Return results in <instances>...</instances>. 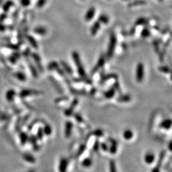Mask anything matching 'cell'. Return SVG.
I'll use <instances>...</instances> for the list:
<instances>
[{"instance_id": "obj_1", "label": "cell", "mask_w": 172, "mask_h": 172, "mask_svg": "<svg viewBox=\"0 0 172 172\" xmlns=\"http://www.w3.org/2000/svg\"><path fill=\"white\" fill-rule=\"evenodd\" d=\"M71 56H72V59H73L75 64L77 66V73H78L79 77H87V74H86V71L82 63L79 53L77 51H73V52H72L71 54Z\"/></svg>"}, {"instance_id": "obj_2", "label": "cell", "mask_w": 172, "mask_h": 172, "mask_svg": "<svg viewBox=\"0 0 172 172\" xmlns=\"http://www.w3.org/2000/svg\"><path fill=\"white\" fill-rule=\"evenodd\" d=\"M117 36H116L114 33H111L110 36V40H109L107 51L106 58L110 59L112 58L114 52H115L116 46H117Z\"/></svg>"}, {"instance_id": "obj_3", "label": "cell", "mask_w": 172, "mask_h": 172, "mask_svg": "<svg viewBox=\"0 0 172 172\" xmlns=\"http://www.w3.org/2000/svg\"><path fill=\"white\" fill-rule=\"evenodd\" d=\"M144 76H145V70H144V65L142 63L140 62L137 64L136 68V73H135L136 80L138 83H140V82H143V80L144 79Z\"/></svg>"}, {"instance_id": "obj_4", "label": "cell", "mask_w": 172, "mask_h": 172, "mask_svg": "<svg viewBox=\"0 0 172 172\" xmlns=\"http://www.w3.org/2000/svg\"><path fill=\"white\" fill-rule=\"evenodd\" d=\"M105 63H106V56L102 54L100 55V56H99L97 61V64L94 66V68H92L91 73V75H94V74L96 73L99 70L102 69Z\"/></svg>"}, {"instance_id": "obj_5", "label": "cell", "mask_w": 172, "mask_h": 172, "mask_svg": "<svg viewBox=\"0 0 172 172\" xmlns=\"http://www.w3.org/2000/svg\"><path fill=\"white\" fill-rule=\"evenodd\" d=\"M79 99L78 98H74L72 102H71V104L70 106L66 108V110H64V114L66 117H70V116L73 115V113H74V110L75 108L77 107V105L79 104Z\"/></svg>"}, {"instance_id": "obj_6", "label": "cell", "mask_w": 172, "mask_h": 172, "mask_svg": "<svg viewBox=\"0 0 172 172\" xmlns=\"http://www.w3.org/2000/svg\"><path fill=\"white\" fill-rule=\"evenodd\" d=\"M111 79H115V80H117L118 79V75L115 73H111L108 74H105L101 77L100 80H99V84H103L105 82H107Z\"/></svg>"}, {"instance_id": "obj_7", "label": "cell", "mask_w": 172, "mask_h": 172, "mask_svg": "<svg viewBox=\"0 0 172 172\" xmlns=\"http://www.w3.org/2000/svg\"><path fill=\"white\" fill-rule=\"evenodd\" d=\"M73 124L70 120H67L64 125V136L66 138H70L71 136L72 131H73Z\"/></svg>"}, {"instance_id": "obj_8", "label": "cell", "mask_w": 172, "mask_h": 172, "mask_svg": "<svg viewBox=\"0 0 172 172\" xmlns=\"http://www.w3.org/2000/svg\"><path fill=\"white\" fill-rule=\"evenodd\" d=\"M110 147H108V151L112 155L115 154L117 152V147H118L117 142L115 139H114V138H110Z\"/></svg>"}, {"instance_id": "obj_9", "label": "cell", "mask_w": 172, "mask_h": 172, "mask_svg": "<svg viewBox=\"0 0 172 172\" xmlns=\"http://www.w3.org/2000/svg\"><path fill=\"white\" fill-rule=\"evenodd\" d=\"M68 162L65 158H62L59 161V172H67Z\"/></svg>"}, {"instance_id": "obj_10", "label": "cell", "mask_w": 172, "mask_h": 172, "mask_svg": "<svg viewBox=\"0 0 172 172\" xmlns=\"http://www.w3.org/2000/svg\"><path fill=\"white\" fill-rule=\"evenodd\" d=\"M96 14V8H94V7H90L87 10V11L86 12L85 16H84V19L87 21H91V20L93 19L94 15Z\"/></svg>"}, {"instance_id": "obj_11", "label": "cell", "mask_w": 172, "mask_h": 172, "mask_svg": "<svg viewBox=\"0 0 172 172\" xmlns=\"http://www.w3.org/2000/svg\"><path fill=\"white\" fill-rule=\"evenodd\" d=\"M60 64L63 70L65 71V73L66 74H68L69 75H72L73 74V69H72L71 66L66 61H61Z\"/></svg>"}, {"instance_id": "obj_12", "label": "cell", "mask_w": 172, "mask_h": 172, "mask_svg": "<svg viewBox=\"0 0 172 172\" xmlns=\"http://www.w3.org/2000/svg\"><path fill=\"white\" fill-rule=\"evenodd\" d=\"M72 81L76 82V83H81L83 82L84 84H88V85H92V80L88 78V77H79L78 78H73L72 79Z\"/></svg>"}, {"instance_id": "obj_13", "label": "cell", "mask_w": 172, "mask_h": 172, "mask_svg": "<svg viewBox=\"0 0 172 172\" xmlns=\"http://www.w3.org/2000/svg\"><path fill=\"white\" fill-rule=\"evenodd\" d=\"M100 28H101V23L97 20L96 21L94 22L91 26V28L90 30V31H91L90 33H91V35L95 36Z\"/></svg>"}, {"instance_id": "obj_14", "label": "cell", "mask_w": 172, "mask_h": 172, "mask_svg": "<svg viewBox=\"0 0 172 172\" xmlns=\"http://www.w3.org/2000/svg\"><path fill=\"white\" fill-rule=\"evenodd\" d=\"M49 80L52 82V84L54 85V86L55 87V88L56 89L57 91H58L59 94H63L64 91H63V88H62L61 86V85L59 84V83L58 82V81L56 79H54V77H52L51 76V77H49Z\"/></svg>"}, {"instance_id": "obj_15", "label": "cell", "mask_w": 172, "mask_h": 172, "mask_svg": "<svg viewBox=\"0 0 172 172\" xmlns=\"http://www.w3.org/2000/svg\"><path fill=\"white\" fill-rule=\"evenodd\" d=\"M171 124H172V120L171 119H166L163 120L161 124H159V127L161 128L168 130L171 128Z\"/></svg>"}, {"instance_id": "obj_16", "label": "cell", "mask_w": 172, "mask_h": 172, "mask_svg": "<svg viewBox=\"0 0 172 172\" xmlns=\"http://www.w3.org/2000/svg\"><path fill=\"white\" fill-rule=\"evenodd\" d=\"M115 93H116L115 89L113 87H110L109 89L103 92V96L105 99H112L115 95Z\"/></svg>"}, {"instance_id": "obj_17", "label": "cell", "mask_w": 172, "mask_h": 172, "mask_svg": "<svg viewBox=\"0 0 172 172\" xmlns=\"http://www.w3.org/2000/svg\"><path fill=\"white\" fill-rule=\"evenodd\" d=\"M155 160L154 154L151 152H147L144 156V161L147 164H151L154 163Z\"/></svg>"}, {"instance_id": "obj_18", "label": "cell", "mask_w": 172, "mask_h": 172, "mask_svg": "<svg viewBox=\"0 0 172 172\" xmlns=\"http://www.w3.org/2000/svg\"><path fill=\"white\" fill-rule=\"evenodd\" d=\"M117 100L120 103H127L131 100V97L129 94H121L117 97Z\"/></svg>"}, {"instance_id": "obj_19", "label": "cell", "mask_w": 172, "mask_h": 172, "mask_svg": "<svg viewBox=\"0 0 172 172\" xmlns=\"http://www.w3.org/2000/svg\"><path fill=\"white\" fill-rule=\"evenodd\" d=\"M149 23V19L145 17H140L138 18L135 23V26H146Z\"/></svg>"}, {"instance_id": "obj_20", "label": "cell", "mask_w": 172, "mask_h": 172, "mask_svg": "<svg viewBox=\"0 0 172 172\" xmlns=\"http://www.w3.org/2000/svg\"><path fill=\"white\" fill-rule=\"evenodd\" d=\"M98 20L101 24L102 23L104 24H107L109 23V17L107 15L105 14H102L99 15Z\"/></svg>"}, {"instance_id": "obj_21", "label": "cell", "mask_w": 172, "mask_h": 172, "mask_svg": "<svg viewBox=\"0 0 172 172\" xmlns=\"http://www.w3.org/2000/svg\"><path fill=\"white\" fill-rule=\"evenodd\" d=\"M70 92L74 94V95H78V96H84L87 94V92L84 90H78L76 89L75 88L70 87Z\"/></svg>"}, {"instance_id": "obj_22", "label": "cell", "mask_w": 172, "mask_h": 172, "mask_svg": "<svg viewBox=\"0 0 172 172\" xmlns=\"http://www.w3.org/2000/svg\"><path fill=\"white\" fill-rule=\"evenodd\" d=\"M81 164L84 168H89L92 164V160L90 158H86L82 160Z\"/></svg>"}, {"instance_id": "obj_23", "label": "cell", "mask_w": 172, "mask_h": 172, "mask_svg": "<svg viewBox=\"0 0 172 172\" xmlns=\"http://www.w3.org/2000/svg\"><path fill=\"white\" fill-rule=\"evenodd\" d=\"M123 135L126 140H130L133 137V132L130 129H127L123 132Z\"/></svg>"}, {"instance_id": "obj_24", "label": "cell", "mask_w": 172, "mask_h": 172, "mask_svg": "<svg viewBox=\"0 0 172 172\" xmlns=\"http://www.w3.org/2000/svg\"><path fill=\"white\" fill-rule=\"evenodd\" d=\"M33 59H34V60L35 61V62L38 66V68H39V70L42 71H43V66H42V64L41 63V59H40V57L37 54H33Z\"/></svg>"}, {"instance_id": "obj_25", "label": "cell", "mask_w": 172, "mask_h": 172, "mask_svg": "<svg viewBox=\"0 0 172 172\" xmlns=\"http://www.w3.org/2000/svg\"><path fill=\"white\" fill-rule=\"evenodd\" d=\"M95 136L96 137H102L104 135V133L103 131L101 129H97L96 130H94L92 132H91V133H90L87 137V138H89L90 136Z\"/></svg>"}, {"instance_id": "obj_26", "label": "cell", "mask_w": 172, "mask_h": 172, "mask_svg": "<svg viewBox=\"0 0 172 172\" xmlns=\"http://www.w3.org/2000/svg\"><path fill=\"white\" fill-rule=\"evenodd\" d=\"M59 67V64L55 61H51V63H49L47 65V69L48 70H55L56 69H58Z\"/></svg>"}, {"instance_id": "obj_27", "label": "cell", "mask_w": 172, "mask_h": 172, "mask_svg": "<svg viewBox=\"0 0 172 172\" xmlns=\"http://www.w3.org/2000/svg\"><path fill=\"white\" fill-rule=\"evenodd\" d=\"M34 32L38 35H45L47 33V29L45 28V27H42V26L37 27L34 30Z\"/></svg>"}, {"instance_id": "obj_28", "label": "cell", "mask_w": 172, "mask_h": 172, "mask_svg": "<svg viewBox=\"0 0 172 172\" xmlns=\"http://www.w3.org/2000/svg\"><path fill=\"white\" fill-rule=\"evenodd\" d=\"M165 154H166V152L165 151H161V152L159 154V159H158V164L156 165L157 167L159 168L162 165V163L163 162V160L164 159V157H165Z\"/></svg>"}, {"instance_id": "obj_29", "label": "cell", "mask_w": 172, "mask_h": 172, "mask_svg": "<svg viewBox=\"0 0 172 172\" xmlns=\"http://www.w3.org/2000/svg\"><path fill=\"white\" fill-rule=\"evenodd\" d=\"M146 3V2L145 0H135L134 2H132L128 4L129 7H136L137 5H145Z\"/></svg>"}, {"instance_id": "obj_30", "label": "cell", "mask_w": 172, "mask_h": 172, "mask_svg": "<svg viewBox=\"0 0 172 172\" xmlns=\"http://www.w3.org/2000/svg\"><path fill=\"white\" fill-rule=\"evenodd\" d=\"M159 71L166 74H170L171 73V69L168 66H160L158 68Z\"/></svg>"}, {"instance_id": "obj_31", "label": "cell", "mask_w": 172, "mask_h": 172, "mask_svg": "<svg viewBox=\"0 0 172 172\" xmlns=\"http://www.w3.org/2000/svg\"><path fill=\"white\" fill-rule=\"evenodd\" d=\"M109 171L110 172H117V167H116V163L115 161L112 159L109 162Z\"/></svg>"}, {"instance_id": "obj_32", "label": "cell", "mask_w": 172, "mask_h": 172, "mask_svg": "<svg viewBox=\"0 0 172 172\" xmlns=\"http://www.w3.org/2000/svg\"><path fill=\"white\" fill-rule=\"evenodd\" d=\"M86 145H85V144H82V145H80V147H79V149L77 150V154H76V156L77 158H79L80 157L81 155L84 152V151H86Z\"/></svg>"}, {"instance_id": "obj_33", "label": "cell", "mask_w": 172, "mask_h": 172, "mask_svg": "<svg viewBox=\"0 0 172 172\" xmlns=\"http://www.w3.org/2000/svg\"><path fill=\"white\" fill-rule=\"evenodd\" d=\"M151 31H150L148 27H145V28H143L141 31V36L144 38L149 37L151 36Z\"/></svg>"}, {"instance_id": "obj_34", "label": "cell", "mask_w": 172, "mask_h": 172, "mask_svg": "<svg viewBox=\"0 0 172 172\" xmlns=\"http://www.w3.org/2000/svg\"><path fill=\"white\" fill-rule=\"evenodd\" d=\"M43 133H45V135L47 136H49L52 134V127L48 124H46L45 126H44V129H43Z\"/></svg>"}, {"instance_id": "obj_35", "label": "cell", "mask_w": 172, "mask_h": 172, "mask_svg": "<svg viewBox=\"0 0 172 172\" xmlns=\"http://www.w3.org/2000/svg\"><path fill=\"white\" fill-rule=\"evenodd\" d=\"M73 117H74L75 120L78 123H84V119H83L82 116L80 114H79V113H73Z\"/></svg>"}, {"instance_id": "obj_36", "label": "cell", "mask_w": 172, "mask_h": 172, "mask_svg": "<svg viewBox=\"0 0 172 172\" xmlns=\"http://www.w3.org/2000/svg\"><path fill=\"white\" fill-rule=\"evenodd\" d=\"M14 5V3L11 1V0H9V1H7L5 3L4 5H3V10L5 11H8L11 7H12Z\"/></svg>"}, {"instance_id": "obj_37", "label": "cell", "mask_w": 172, "mask_h": 172, "mask_svg": "<svg viewBox=\"0 0 172 172\" xmlns=\"http://www.w3.org/2000/svg\"><path fill=\"white\" fill-rule=\"evenodd\" d=\"M28 40H29L30 43H31V45L33 46V48H38V43H37L36 40L34 38L32 37L31 36H28Z\"/></svg>"}, {"instance_id": "obj_38", "label": "cell", "mask_w": 172, "mask_h": 172, "mask_svg": "<svg viewBox=\"0 0 172 172\" xmlns=\"http://www.w3.org/2000/svg\"><path fill=\"white\" fill-rule=\"evenodd\" d=\"M99 149H100V143H99L98 140H96L95 141H94V145H93V147H92L93 151L94 152H97L99 151Z\"/></svg>"}, {"instance_id": "obj_39", "label": "cell", "mask_w": 172, "mask_h": 172, "mask_svg": "<svg viewBox=\"0 0 172 172\" xmlns=\"http://www.w3.org/2000/svg\"><path fill=\"white\" fill-rule=\"evenodd\" d=\"M67 100H68V96H61V97H59V98L55 99L54 100V102L56 103H59L60 102H65V101H67Z\"/></svg>"}, {"instance_id": "obj_40", "label": "cell", "mask_w": 172, "mask_h": 172, "mask_svg": "<svg viewBox=\"0 0 172 172\" xmlns=\"http://www.w3.org/2000/svg\"><path fill=\"white\" fill-rule=\"evenodd\" d=\"M47 0H38L36 2V7L38 8H41L44 7L46 4Z\"/></svg>"}, {"instance_id": "obj_41", "label": "cell", "mask_w": 172, "mask_h": 172, "mask_svg": "<svg viewBox=\"0 0 172 172\" xmlns=\"http://www.w3.org/2000/svg\"><path fill=\"white\" fill-rule=\"evenodd\" d=\"M100 148L102 149V151L104 152L108 151V145L105 142H102L100 143Z\"/></svg>"}, {"instance_id": "obj_42", "label": "cell", "mask_w": 172, "mask_h": 172, "mask_svg": "<svg viewBox=\"0 0 172 172\" xmlns=\"http://www.w3.org/2000/svg\"><path fill=\"white\" fill-rule=\"evenodd\" d=\"M25 159L26 161H27L28 162H30V163H34L35 162V158L31 156V155H25Z\"/></svg>"}, {"instance_id": "obj_43", "label": "cell", "mask_w": 172, "mask_h": 172, "mask_svg": "<svg viewBox=\"0 0 172 172\" xmlns=\"http://www.w3.org/2000/svg\"><path fill=\"white\" fill-rule=\"evenodd\" d=\"M44 135V133H43V129L42 128V127H40L39 130H38V133H37V136H38V138L39 140H42V138H43V136Z\"/></svg>"}, {"instance_id": "obj_44", "label": "cell", "mask_w": 172, "mask_h": 172, "mask_svg": "<svg viewBox=\"0 0 172 172\" xmlns=\"http://www.w3.org/2000/svg\"><path fill=\"white\" fill-rule=\"evenodd\" d=\"M20 2L22 6H23L24 7H28L31 4V0H20Z\"/></svg>"}, {"instance_id": "obj_45", "label": "cell", "mask_w": 172, "mask_h": 172, "mask_svg": "<svg viewBox=\"0 0 172 172\" xmlns=\"http://www.w3.org/2000/svg\"><path fill=\"white\" fill-rule=\"evenodd\" d=\"M112 87L115 89L116 92L117 91H119L120 92V84H119V83L117 80H116L115 82V83L114 84V85L112 86Z\"/></svg>"}, {"instance_id": "obj_46", "label": "cell", "mask_w": 172, "mask_h": 172, "mask_svg": "<svg viewBox=\"0 0 172 172\" xmlns=\"http://www.w3.org/2000/svg\"><path fill=\"white\" fill-rule=\"evenodd\" d=\"M153 45H154V49H155V51H156V53L159 54L160 53V49H159V42L158 41H156V40H155V41H154Z\"/></svg>"}, {"instance_id": "obj_47", "label": "cell", "mask_w": 172, "mask_h": 172, "mask_svg": "<svg viewBox=\"0 0 172 172\" xmlns=\"http://www.w3.org/2000/svg\"><path fill=\"white\" fill-rule=\"evenodd\" d=\"M96 92V88H92V89H91V90L89 92V94L90 96H93V95H94V94H95V93Z\"/></svg>"}, {"instance_id": "obj_48", "label": "cell", "mask_w": 172, "mask_h": 172, "mask_svg": "<svg viewBox=\"0 0 172 172\" xmlns=\"http://www.w3.org/2000/svg\"><path fill=\"white\" fill-rule=\"evenodd\" d=\"M151 172H160V168H158V167H157V166H156V167H154V168L152 170Z\"/></svg>"}, {"instance_id": "obj_49", "label": "cell", "mask_w": 172, "mask_h": 172, "mask_svg": "<svg viewBox=\"0 0 172 172\" xmlns=\"http://www.w3.org/2000/svg\"><path fill=\"white\" fill-rule=\"evenodd\" d=\"M135 27H133V28H131V30H130V34L133 35H134L135 34Z\"/></svg>"}, {"instance_id": "obj_50", "label": "cell", "mask_w": 172, "mask_h": 172, "mask_svg": "<svg viewBox=\"0 0 172 172\" xmlns=\"http://www.w3.org/2000/svg\"><path fill=\"white\" fill-rule=\"evenodd\" d=\"M171 145H172L171 142L170 141V142H169V145H168V148H169V150H170V151H171V149H172V148H171Z\"/></svg>"}, {"instance_id": "obj_51", "label": "cell", "mask_w": 172, "mask_h": 172, "mask_svg": "<svg viewBox=\"0 0 172 172\" xmlns=\"http://www.w3.org/2000/svg\"><path fill=\"white\" fill-rule=\"evenodd\" d=\"M3 2V0H0V5H1Z\"/></svg>"}, {"instance_id": "obj_52", "label": "cell", "mask_w": 172, "mask_h": 172, "mask_svg": "<svg viewBox=\"0 0 172 172\" xmlns=\"http://www.w3.org/2000/svg\"><path fill=\"white\" fill-rule=\"evenodd\" d=\"M28 172H35L34 171H28Z\"/></svg>"}, {"instance_id": "obj_53", "label": "cell", "mask_w": 172, "mask_h": 172, "mask_svg": "<svg viewBox=\"0 0 172 172\" xmlns=\"http://www.w3.org/2000/svg\"><path fill=\"white\" fill-rule=\"evenodd\" d=\"M159 2H162V1H163V0H159Z\"/></svg>"}, {"instance_id": "obj_54", "label": "cell", "mask_w": 172, "mask_h": 172, "mask_svg": "<svg viewBox=\"0 0 172 172\" xmlns=\"http://www.w3.org/2000/svg\"><path fill=\"white\" fill-rule=\"evenodd\" d=\"M124 1H129V0H124Z\"/></svg>"}]
</instances>
